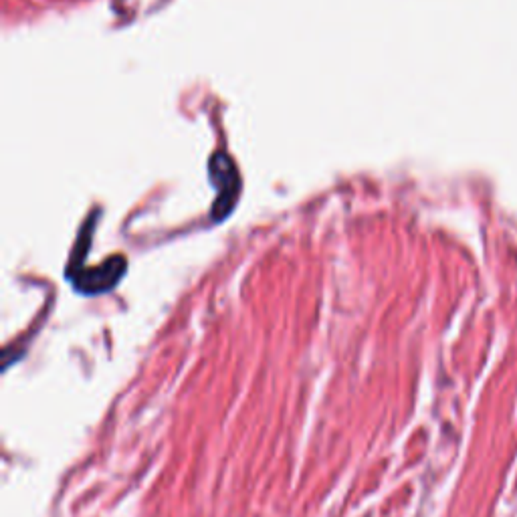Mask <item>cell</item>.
I'll return each instance as SVG.
<instances>
[{
    "label": "cell",
    "mask_w": 517,
    "mask_h": 517,
    "mask_svg": "<svg viewBox=\"0 0 517 517\" xmlns=\"http://www.w3.org/2000/svg\"><path fill=\"white\" fill-rule=\"evenodd\" d=\"M128 263L122 255L110 257L97 267H69L67 277L71 285L83 295H99L112 291L126 275Z\"/></svg>",
    "instance_id": "6da1fadb"
},
{
    "label": "cell",
    "mask_w": 517,
    "mask_h": 517,
    "mask_svg": "<svg viewBox=\"0 0 517 517\" xmlns=\"http://www.w3.org/2000/svg\"><path fill=\"white\" fill-rule=\"evenodd\" d=\"M209 174H211L213 184L219 188V196L213 206L211 217L215 223H221L233 213V209L237 206V200L241 196V176H239V170H237L235 162L231 160V156H227L223 152H219L211 158Z\"/></svg>",
    "instance_id": "7a4b0ae2"
}]
</instances>
